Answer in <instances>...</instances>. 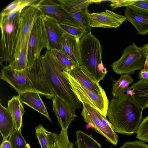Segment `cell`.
Masks as SVG:
<instances>
[{
  "mask_svg": "<svg viewBox=\"0 0 148 148\" xmlns=\"http://www.w3.org/2000/svg\"><path fill=\"white\" fill-rule=\"evenodd\" d=\"M143 110L129 93L111 99L107 116L115 132L130 135L136 133L142 121Z\"/></svg>",
  "mask_w": 148,
  "mask_h": 148,
  "instance_id": "1",
  "label": "cell"
},
{
  "mask_svg": "<svg viewBox=\"0 0 148 148\" xmlns=\"http://www.w3.org/2000/svg\"><path fill=\"white\" fill-rule=\"evenodd\" d=\"M40 58L43 70L55 96L75 110L81 109V102L64 74L66 68L56 60L49 49H47Z\"/></svg>",
  "mask_w": 148,
  "mask_h": 148,
  "instance_id": "2",
  "label": "cell"
},
{
  "mask_svg": "<svg viewBox=\"0 0 148 148\" xmlns=\"http://www.w3.org/2000/svg\"><path fill=\"white\" fill-rule=\"evenodd\" d=\"M81 66L86 68L98 82L103 79L108 71L102 61L101 46L91 32L79 39Z\"/></svg>",
  "mask_w": 148,
  "mask_h": 148,
  "instance_id": "3",
  "label": "cell"
},
{
  "mask_svg": "<svg viewBox=\"0 0 148 148\" xmlns=\"http://www.w3.org/2000/svg\"><path fill=\"white\" fill-rule=\"evenodd\" d=\"M22 10L14 11L9 14L0 16L1 36L0 42V64H6L13 61L14 46L18 21Z\"/></svg>",
  "mask_w": 148,
  "mask_h": 148,
  "instance_id": "4",
  "label": "cell"
},
{
  "mask_svg": "<svg viewBox=\"0 0 148 148\" xmlns=\"http://www.w3.org/2000/svg\"><path fill=\"white\" fill-rule=\"evenodd\" d=\"M38 2L25 7L21 11L14 43L13 61L19 56L24 43L29 38L36 20L42 14L38 7Z\"/></svg>",
  "mask_w": 148,
  "mask_h": 148,
  "instance_id": "5",
  "label": "cell"
},
{
  "mask_svg": "<svg viewBox=\"0 0 148 148\" xmlns=\"http://www.w3.org/2000/svg\"><path fill=\"white\" fill-rule=\"evenodd\" d=\"M146 57L144 47L133 43L123 50L120 58L113 62L111 67L116 74L131 75L143 69Z\"/></svg>",
  "mask_w": 148,
  "mask_h": 148,
  "instance_id": "6",
  "label": "cell"
},
{
  "mask_svg": "<svg viewBox=\"0 0 148 148\" xmlns=\"http://www.w3.org/2000/svg\"><path fill=\"white\" fill-rule=\"evenodd\" d=\"M65 69L64 74L69 82L72 90L82 103H86L106 117L109 101L106 93L98 94L85 88L70 75Z\"/></svg>",
  "mask_w": 148,
  "mask_h": 148,
  "instance_id": "7",
  "label": "cell"
},
{
  "mask_svg": "<svg viewBox=\"0 0 148 148\" xmlns=\"http://www.w3.org/2000/svg\"><path fill=\"white\" fill-rule=\"evenodd\" d=\"M0 78L10 85L18 95L27 92H37L31 81L30 73L27 68L16 70L6 64L2 69Z\"/></svg>",
  "mask_w": 148,
  "mask_h": 148,
  "instance_id": "8",
  "label": "cell"
},
{
  "mask_svg": "<svg viewBox=\"0 0 148 148\" xmlns=\"http://www.w3.org/2000/svg\"><path fill=\"white\" fill-rule=\"evenodd\" d=\"M47 46L42 20L40 16L36 20L30 34L27 50V68L30 67L36 59L41 57V50L44 48L47 49Z\"/></svg>",
  "mask_w": 148,
  "mask_h": 148,
  "instance_id": "9",
  "label": "cell"
},
{
  "mask_svg": "<svg viewBox=\"0 0 148 148\" xmlns=\"http://www.w3.org/2000/svg\"><path fill=\"white\" fill-rule=\"evenodd\" d=\"M38 5L42 14L54 18L59 23L78 26L71 16L59 3L52 0H41L38 2Z\"/></svg>",
  "mask_w": 148,
  "mask_h": 148,
  "instance_id": "10",
  "label": "cell"
},
{
  "mask_svg": "<svg viewBox=\"0 0 148 148\" xmlns=\"http://www.w3.org/2000/svg\"><path fill=\"white\" fill-rule=\"evenodd\" d=\"M46 36L47 44V49L62 50L60 39L65 32L54 18L42 14L40 16Z\"/></svg>",
  "mask_w": 148,
  "mask_h": 148,
  "instance_id": "11",
  "label": "cell"
},
{
  "mask_svg": "<svg viewBox=\"0 0 148 148\" xmlns=\"http://www.w3.org/2000/svg\"><path fill=\"white\" fill-rule=\"evenodd\" d=\"M91 27L115 28L119 27L126 20L125 16L106 10L100 12L89 14Z\"/></svg>",
  "mask_w": 148,
  "mask_h": 148,
  "instance_id": "12",
  "label": "cell"
},
{
  "mask_svg": "<svg viewBox=\"0 0 148 148\" xmlns=\"http://www.w3.org/2000/svg\"><path fill=\"white\" fill-rule=\"evenodd\" d=\"M52 107L58 124L62 130H66L69 125L78 116L75 109L57 96L52 99Z\"/></svg>",
  "mask_w": 148,
  "mask_h": 148,
  "instance_id": "13",
  "label": "cell"
},
{
  "mask_svg": "<svg viewBox=\"0 0 148 148\" xmlns=\"http://www.w3.org/2000/svg\"><path fill=\"white\" fill-rule=\"evenodd\" d=\"M69 74L80 84L85 88L98 94L106 93L95 77L85 67L77 66L67 70Z\"/></svg>",
  "mask_w": 148,
  "mask_h": 148,
  "instance_id": "14",
  "label": "cell"
},
{
  "mask_svg": "<svg viewBox=\"0 0 148 148\" xmlns=\"http://www.w3.org/2000/svg\"><path fill=\"white\" fill-rule=\"evenodd\" d=\"M124 13L126 20L133 25L138 34L148 33V11L130 5L126 7Z\"/></svg>",
  "mask_w": 148,
  "mask_h": 148,
  "instance_id": "15",
  "label": "cell"
},
{
  "mask_svg": "<svg viewBox=\"0 0 148 148\" xmlns=\"http://www.w3.org/2000/svg\"><path fill=\"white\" fill-rule=\"evenodd\" d=\"M62 51L77 65H81L79 39L64 32L60 39Z\"/></svg>",
  "mask_w": 148,
  "mask_h": 148,
  "instance_id": "16",
  "label": "cell"
},
{
  "mask_svg": "<svg viewBox=\"0 0 148 148\" xmlns=\"http://www.w3.org/2000/svg\"><path fill=\"white\" fill-rule=\"evenodd\" d=\"M83 108L81 115L84 121L91 125L96 132L105 137L107 140L112 145H116L117 144L102 125L96 112V110L88 104L82 103Z\"/></svg>",
  "mask_w": 148,
  "mask_h": 148,
  "instance_id": "17",
  "label": "cell"
},
{
  "mask_svg": "<svg viewBox=\"0 0 148 148\" xmlns=\"http://www.w3.org/2000/svg\"><path fill=\"white\" fill-rule=\"evenodd\" d=\"M18 95L23 103L40 113L52 122L45 104L38 92H27Z\"/></svg>",
  "mask_w": 148,
  "mask_h": 148,
  "instance_id": "18",
  "label": "cell"
},
{
  "mask_svg": "<svg viewBox=\"0 0 148 148\" xmlns=\"http://www.w3.org/2000/svg\"><path fill=\"white\" fill-rule=\"evenodd\" d=\"M23 103L18 95L8 101L7 108L12 116L14 129L21 130L22 126V117L25 112Z\"/></svg>",
  "mask_w": 148,
  "mask_h": 148,
  "instance_id": "19",
  "label": "cell"
},
{
  "mask_svg": "<svg viewBox=\"0 0 148 148\" xmlns=\"http://www.w3.org/2000/svg\"><path fill=\"white\" fill-rule=\"evenodd\" d=\"M128 90L132 92V97L143 111L148 103V82L138 81L132 85Z\"/></svg>",
  "mask_w": 148,
  "mask_h": 148,
  "instance_id": "20",
  "label": "cell"
},
{
  "mask_svg": "<svg viewBox=\"0 0 148 148\" xmlns=\"http://www.w3.org/2000/svg\"><path fill=\"white\" fill-rule=\"evenodd\" d=\"M14 130L13 120L8 108L0 104V132L3 140L7 139Z\"/></svg>",
  "mask_w": 148,
  "mask_h": 148,
  "instance_id": "21",
  "label": "cell"
},
{
  "mask_svg": "<svg viewBox=\"0 0 148 148\" xmlns=\"http://www.w3.org/2000/svg\"><path fill=\"white\" fill-rule=\"evenodd\" d=\"M134 81L130 75L121 74L119 78L112 84V94L114 98H118L125 94L129 88L130 84Z\"/></svg>",
  "mask_w": 148,
  "mask_h": 148,
  "instance_id": "22",
  "label": "cell"
},
{
  "mask_svg": "<svg viewBox=\"0 0 148 148\" xmlns=\"http://www.w3.org/2000/svg\"><path fill=\"white\" fill-rule=\"evenodd\" d=\"M63 8L68 13L88 8L91 4L99 3V0H58Z\"/></svg>",
  "mask_w": 148,
  "mask_h": 148,
  "instance_id": "23",
  "label": "cell"
},
{
  "mask_svg": "<svg viewBox=\"0 0 148 148\" xmlns=\"http://www.w3.org/2000/svg\"><path fill=\"white\" fill-rule=\"evenodd\" d=\"M76 146L78 148H102L101 145L91 135L80 130L75 132Z\"/></svg>",
  "mask_w": 148,
  "mask_h": 148,
  "instance_id": "24",
  "label": "cell"
},
{
  "mask_svg": "<svg viewBox=\"0 0 148 148\" xmlns=\"http://www.w3.org/2000/svg\"><path fill=\"white\" fill-rule=\"evenodd\" d=\"M35 134L41 148H53V133L48 131L41 124L35 128Z\"/></svg>",
  "mask_w": 148,
  "mask_h": 148,
  "instance_id": "25",
  "label": "cell"
},
{
  "mask_svg": "<svg viewBox=\"0 0 148 148\" xmlns=\"http://www.w3.org/2000/svg\"><path fill=\"white\" fill-rule=\"evenodd\" d=\"M86 35L91 32L89 13L88 8L69 13Z\"/></svg>",
  "mask_w": 148,
  "mask_h": 148,
  "instance_id": "26",
  "label": "cell"
},
{
  "mask_svg": "<svg viewBox=\"0 0 148 148\" xmlns=\"http://www.w3.org/2000/svg\"><path fill=\"white\" fill-rule=\"evenodd\" d=\"M39 1L38 0H15L3 8L0 13V16H7L14 11L22 10L25 7L29 6Z\"/></svg>",
  "mask_w": 148,
  "mask_h": 148,
  "instance_id": "27",
  "label": "cell"
},
{
  "mask_svg": "<svg viewBox=\"0 0 148 148\" xmlns=\"http://www.w3.org/2000/svg\"><path fill=\"white\" fill-rule=\"evenodd\" d=\"M29 39L24 43L20 54L17 58L8 65L16 70H21L26 69L27 64V50Z\"/></svg>",
  "mask_w": 148,
  "mask_h": 148,
  "instance_id": "28",
  "label": "cell"
},
{
  "mask_svg": "<svg viewBox=\"0 0 148 148\" xmlns=\"http://www.w3.org/2000/svg\"><path fill=\"white\" fill-rule=\"evenodd\" d=\"M54 141L53 148H74L73 143L69 140L68 130H62L58 134L53 133Z\"/></svg>",
  "mask_w": 148,
  "mask_h": 148,
  "instance_id": "29",
  "label": "cell"
},
{
  "mask_svg": "<svg viewBox=\"0 0 148 148\" xmlns=\"http://www.w3.org/2000/svg\"><path fill=\"white\" fill-rule=\"evenodd\" d=\"M8 140L12 148H31L22 136L21 130L14 129Z\"/></svg>",
  "mask_w": 148,
  "mask_h": 148,
  "instance_id": "30",
  "label": "cell"
},
{
  "mask_svg": "<svg viewBox=\"0 0 148 148\" xmlns=\"http://www.w3.org/2000/svg\"><path fill=\"white\" fill-rule=\"evenodd\" d=\"M51 51L56 60L67 70L71 69L78 66L73 62L62 50L52 49Z\"/></svg>",
  "mask_w": 148,
  "mask_h": 148,
  "instance_id": "31",
  "label": "cell"
},
{
  "mask_svg": "<svg viewBox=\"0 0 148 148\" xmlns=\"http://www.w3.org/2000/svg\"><path fill=\"white\" fill-rule=\"evenodd\" d=\"M59 25L65 32L79 39H80L86 35L84 31L79 26L59 23Z\"/></svg>",
  "mask_w": 148,
  "mask_h": 148,
  "instance_id": "32",
  "label": "cell"
},
{
  "mask_svg": "<svg viewBox=\"0 0 148 148\" xmlns=\"http://www.w3.org/2000/svg\"><path fill=\"white\" fill-rule=\"evenodd\" d=\"M136 133V138L148 142V116L142 121Z\"/></svg>",
  "mask_w": 148,
  "mask_h": 148,
  "instance_id": "33",
  "label": "cell"
},
{
  "mask_svg": "<svg viewBox=\"0 0 148 148\" xmlns=\"http://www.w3.org/2000/svg\"><path fill=\"white\" fill-rule=\"evenodd\" d=\"M120 148H148V145L143 141L136 140L125 142Z\"/></svg>",
  "mask_w": 148,
  "mask_h": 148,
  "instance_id": "34",
  "label": "cell"
},
{
  "mask_svg": "<svg viewBox=\"0 0 148 148\" xmlns=\"http://www.w3.org/2000/svg\"><path fill=\"white\" fill-rule=\"evenodd\" d=\"M134 1L132 0H111L110 1V6L112 10L121 7H126L132 5Z\"/></svg>",
  "mask_w": 148,
  "mask_h": 148,
  "instance_id": "35",
  "label": "cell"
},
{
  "mask_svg": "<svg viewBox=\"0 0 148 148\" xmlns=\"http://www.w3.org/2000/svg\"><path fill=\"white\" fill-rule=\"evenodd\" d=\"M131 5L148 11V0H134Z\"/></svg>",
  "mask_w": 148,
  "mask_h": 148,
  "instance_id": "36",
  "label": "cell"
},
{
  "mask_svg": "<svg viewBox=\"0 0 148 148\" xmlns=\"http://www.w3.org/2000/svg\"><path fill=\"white\" fill-rule=\"evenodd\" d=\"M138 81L142 82H148V72L140 70L139 73Z\"/></svg>",
  "mask_w": 148,
  "mask_h": 148,
  "instance_id": "37",
  "label": "cell"
},
{
  "mask_svg": "<svg viewBox=\"0 0 148 148\" xmlns=\"http://www.w3.org/2000/svg\"><path fill=\"white\" fill-rule=\"evenodd\" d=\"M0 148H12L8 140L2 141Z\"/></svg>",
  "mask_w": 148,
  "mask_h": 148,
  "instance_id": "38",
  "label": "cell"
},
{
  "mask_svg": "<svg viewBox=\"0 0 148 148\" xmlns=\"http://www.w3.org/2000/svg\"><path fill=\"white\" fill-rule=\"evenodd\" d=\"M143 71L148 72V56H147L145 59L144 66L142 69Z\"/></svg>",
  "mask_w": 148,
  "mask_h": 148,
  "instance_id": "39",
  "label": "cell"
},
{
  "mask_svg": "<svg viewBox=\"0 0 148 148\" xmlns=\"http://www.w3.org/2000/svg\"><path fill=\"white\" fill-rule=\"evenodd\" d=\"M143 47L145 49L146 56H148V43L144 45Z\"/></svg>",
  "mask_w": 148,
  "mask_h": 148,
  "instance_id": "40",
  "label": "cell"
},
{
  "mask_svg": "<svg viewBox=\"0 0 148 148\" xmlns=\"http://www.w3.org/2000/svg\"><path fill=\"white\" fill-rule=\"evenodd\" d=\"M145 107H146V108H147L148 107V103L146 105V106H145Z\"/></svg>",
  "mask_w": 148,
  "mask_h": 148,
  "instance_id": "41",
  "label": "cell"
},
{
  "mask_svg": "<svg viewBox=\"0 0 148 148\" xmlns=\"http://www.w3.org/2000/svg\"><path fill=\"white\" fill-rule=\"evenodd\" d=\"M110 148H112V147H111Z\"/></svg>",
  "mask_w": 148,
  "mask_h": 148,
  "instance_id": "42",
  "label": "cell"
}]
</instances>
